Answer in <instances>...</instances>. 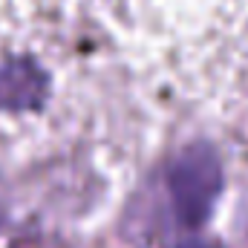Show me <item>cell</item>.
<instances>
[{"label": "cell", "instance_id": "obj_1", "mask_svg": "<svg viewBox=\"0 0 248 248\" xmlns=\"http://www.w3.org/2000/svg\"><path fill=\"white\" fill-rule=\"evenodd\" d=\"M104 0H0V173L78 147L113 87Z\"/></svg>", "mask_w": 248, "mask_h": 248}]
</instances>
